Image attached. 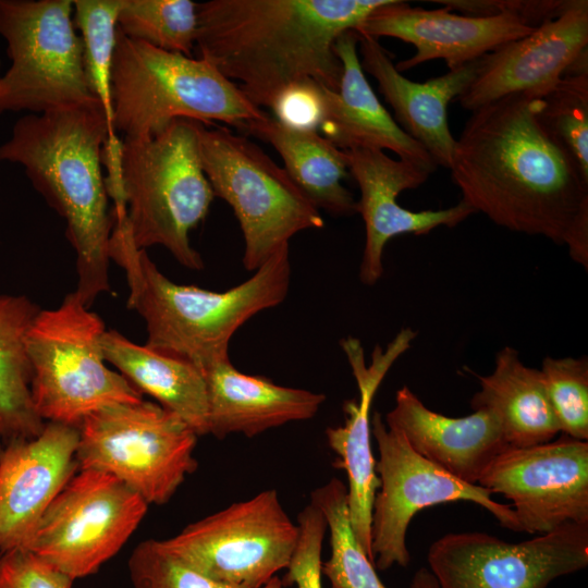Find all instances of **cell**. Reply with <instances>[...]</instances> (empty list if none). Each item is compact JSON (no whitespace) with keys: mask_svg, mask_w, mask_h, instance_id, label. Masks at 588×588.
Returning a JSON list of instances; mask_svg holds the SVG:
<instances>
[{"mask_svg":"<svg viewBox=\"0 0 588 588\" xmlns=\"http://www.w3.org/2000/svg\"><path fill=\"white\" fill-rule=\"evenodd\" d=\"M539 101L512 94L471 111L449 170L476 213L567 246L588 233V180L540 120Z\"/></svg>","mask_w":588,"mask_h":588,"instance_id":"cell-1","label":"cell"},{"mask_svg":"<svg viewBox=\"0 0 588 588\" xmlns=\"http://www.w3.org/2000/svg\"><path fill=\"white\" fill-rule=\"evenodd\" d=\"M390 0H210L197 3L195 47L258 107L289 87L339 86V37Z\"/></svg>","mask_w":588,"mask_h":588,"instance_id":"cell-2","label":"cell"},{"mask_svg":"<svg viewBox=\"0 0 588 588\" xmlns=\"http://www.w3.org/2000/svg\"><path fill=\"white\" fill-rule=\"evenodd\" d=\"M109 128L100 105L24 115L0 145V161L20 163L33 186L65 221L76 254V294L87 307L110 291L112 216L102 174Z\"/></svg>","mask_w":588,"mask_h":588,"instance_id":"cell-3","label":"cell"},{"mask_svg":"<svg viewBox=\"0 0 588 588\" xmlns=\"http://www.w3.org/2000/svg\"><path fill=\"white\" fill-rule=\"evenodd\" d=\"M110 260L125 271L127 308L145 320L148 348L187 360L204 375L230 360L235 331L256 314L281 304L290 287L289 246L246 281L224 292L177 284L159 271L131 237L126 218L112 220Z\"/></svg>","mask_w":588,"mask_h":588,"instance_id":"cell-4","label":"cell"},{"mask_svg":"<svg viewBox=\"0 0 588 588\" xmlns=\"http://www.w3.org/2000/svg\"><path fill=\"white\" fill-rule=\"evenodd\" d=\"M111 94L113 127L147 138L177 119L219 121L242 131L266 113L240 87L201 58L170 52L118 29Z\"/></svg>","mask_w":588,"mask_h":588,"instance_id":"cell-5","label":"cell"},{"mask_svg":"<svg viewBox=\"0 0 588 588\" xmlns=\"http://www.w3.org/2000/svg\"><path fill=\"white\" fill-rule=\"evenodd\" d=\"M200 125L177 119L151 137L122 140L126 222L134 245H161L193 270L204 262L189 232L206 218L215 197L200 161Z\"/></svg>","mask_w":588,"mask_h":588,"instance_id":"cell-6","label":"cell"},{"mask_svg":"<svg viewBox=\"0 0 588 588\" xmlns=\"http://www.w3.org/2000/svg\"><path fill=\"white\" fill-rule=\"evenodd\" d=\"M102 319L76 292L59 307L40 310L27 334L30 394L45 421L78 427L89 414L115 403H136L143 394L106 366Z\"/></svg>","mask_w":588,"mask_h":588,"instance_id":"cell-7","label":"cell"},{"mask_svg":"<svg viewBox=\"0 0 588 588\" xmlns=\"http://www.w3.org/2000/svg\"><path fill=\"white\" fill-rule=\"evenodd\" d=\"M199 155L215 196L230 205L238 221L246 270H257L296 233L324 225L287 172L246 136L201 123Z\"/></svg>","mask_w":588,"mask_h":588,"instance_id":"cell-8","label":"cell"},{"mask_svg":"<svg viewBox=\"0 0 588 588\" xmlns=\"http://www.w3.org/2000/svg\"><path fill=\"white\" fill-rule=\"evenodd\" d=\"M78 430V469L114 476L147 504H166L197 467L198 436L157 403L107 405L84 418Z\"/></svg>","mask_w":588,"mask_h":588,"instance_id":"cell-9","label":"cell"},{"mask_svg":"<svg viewBox=\"0 0 588 588\" xmlns=\"http://www.w3.org/2000/svg\"><path fill=\"white\" fill-rule=\"evenodd\" d=\"M0 35L11 60L0 78L3 112L100 105L88 85L73 0H0Z\"/></svg>","mask_w":588,"mask_h":588,"instance_id":"cell-10","label":"cell"},{"mask_svg":"<svg viewBox=\"0 0 588 588\" xmlns=\"http://www.w3.org/2000/svg\"><path fill=\"white\" fill-rule=\"evenodd\" d=\"M298 538V526L269 489L235 502L161 540L184 563L219 583L236 588H262L286 569Z\"/></svg>","mask_w":588,"mask_h":588,"instance_id":"cell-11","label":"cell"},{"mask_svg":"<svg viewBox=\"0 0 588 588\" xmlns=\"http://www.w3.org/2000/svg\"><path fill=\"white\" fill-rule=\"evenodd\" d=\"M370 428L379 451L376 473L380 485L370 526L377 568L408 565L407 528L415 514L429 506L470 501L489 511L503 527L520 531L510 505L495 502L488 489L462 481L419 455L400 431L385 425L380 413H373Z\"/></svg>","mask_w":588,"mask_h":588,"instance_id":"cell-12","label":"cell"},{"mask_svg":"<svg viewBox=\"0 0 588 588\" xmlns=\"http://www.w3.org/2000/svg\"><path fill=\"white\" fill-rule=\"evenodd\" d=\"M147 507L114 476L79 469L44 513L26 550L74 580L94 575L128 540Z\"/></svg>","mask_w":588,"mask_h":588,"instance_id":"cell-13","label":"cell"},{"mask_svg":"<svg viewBox=\"0 0 588 588\" xmlns=\"http://www.w3.org/2000/svg\"><path fill=\"white\" fill-rule=\"evenodd\" d=\"M427 561L439 588H547L588 565V524L568 523L519 543L480 531L448 534Z\"/></svg>","mask_w":588,"mask_h":588,"instance_id":"cell-14","label":"cell"},{"mask_svg":"<svg viewBox=\"0 0 588 588\" xmlns=\"http://www.w3.org/2000/svg\"><path fill=\"white\" fill-rule=\"evenodd\" d=\"M477 485L512 502L520 531L543 535L568 523L588 524V442L563 434L509 448Z\"/></svg>","mask_w":588,"mask_h":588,"instance_id":"cell-15","label":"cell"},{"mask_svg":"<svg viewBox=\"0 0 588 588\" xmlns=\"http://www.w3.org/2000/svg\"><path fill=\"white\" fill-rule=\"evenodd\" d=\"M588 47V1L573 0L556 19L479 59L477 74L456 99L468 111L512 94L542 98Z\"/></svg>","mask_w":588,"mask_h":588,"instance_id":"cell-16","label":"cell"},{"mask_svg":"<svg viewBox=\"0 0 588 588\" xmlns=\"http://www.w3.org/2000/svg\"><path fill=\"white\" fill-rule=\"evenodd\" d=\"M345 151L348 172L360 191L357 212L364 220L366 237L359 279L365 285H373L382 277L383 250L394 236L427 234L439 226L452 228L476 213L463 200L440 210L405 209L396 201L397 196L422 185L430 173L409 161L394 160L382 150Z\"/></svg>","mask_w":588,"mask_h":588,"instance_id":"cell-17","label":"cell"},{"mask_svg":"<svg viewBox=\"0 0 588 588\" xmlns=\"http://www.w3.org/2000/svg\"><path fill=\"white\" fill-rule=\"evenodd\" d=\"M78 427L51 422L0 449V553L27 549L44 513L78 469Z\"/></svg>","mask_w":588,"mask_h":588,"instance_id":"cell-18","label":"cell"},{"mask_svg":"<svg viewBox=\"0 0 588 588\" xmlns=\"http://www.w3.org/2000/svg\"><path fill=\"white\" fill-rule=\"evenodd\" d=\"M416 335L417 331L412 328H403L385 348L375 346L369 365L357 338L346 336L340 342L358 388V400L344 403V424L327 428L326 437L328 445L338 455L335 466L344 469L347 476V507L353 531L373 563L371 511L380 481L371 450L370 406L385 375L411 347Z\"/></svg>","mask_w":588,"mask_h":588,"instance_id":"cell-19","label":"cell"},{"mask_svg":"<svg viewBox=\"0 0 588 588\" xmlns=\"http://www.w3.org/2000/svg\"><path fill=\"white\" fill-rule=\"evenodd\" d=\"M536 28L506 13L468 16L444 7L427 10L390 0L373 11L355 32L376 39L393 37L412 44L415 54L395 64L401 73L437 59L444 60L449 70L455 69L525 37Z\"/></svg>","mask_w":588,"mask_h":588,"instance_id":"cell-20","label":"cell"},{"mask_svg":"<svg viewBox=\"0 0 588 588\" xmlns=\"http://www.w3.org/2000/svg\"><path fill=\"white\" fill-rule=\"evenodd\" d=\"M384 422L400 431L419 455L473 485L510 448L492 411L478 408L464 417H449L429 409L407 387L396 391Z\"/></svg>","mask_w":588,"mask_h":588,"instance_id":"cell-21","label":"cell"},{"mask_svg":"<svg viewBox=\"0 0 588 588\" xmlns=\"http://www.w3.org/2000/svg\"><path fill=\"white\" fill-rule=\"evenodd\" d=\"M342 64L339 86L321 87L323 137L342 150L357 148L391 150L400 159L428 173L438 166L428 151L408 136L385 110L368 83L358 56V33L348 30L335 44Z\"/></svg>","mask_w":588,"mask_h":588,"instance_id":"cell-22","label":"cell"},{"mask_svg":"<svg viewBox=\"0 0 588 588\" xmlns=\"http://www.w3.org/2000/svg\"><path fill=\"white\" fill-rule=\"evenodd\" d=\"M358 50L364 72L377 81L399 126L428 151L438 167L450 169L455 138L449 128L448 106L473 83L480 58L418 83L396 70L378 39L358 34Z\"/></svg>","mask_w":588,"mask_h":588,"instance_id":"cell-23","label":"cell"},{"mask_svg":"<svg viewBox=\"0 0 588 588\" xmlns=\"http://www.w3.org/2000/svg\"><path fill=\"white\" fill-rule=\"evenodd\" d=\"M209 433L223 439L231 433L248 438L291 421L313 418L326 395L282 387L261 376L237 370L230 360L205 375Z\"/></svg>","mask_w":588,"mask_h":588,"instance_id":"cell-24","label":"cell"},{"mask_svg":"<svg viewBox=\"0 0 588 588\" xmlns=\"http://www.w3.org/2000/svg\"><path fill=\"white\" fill-rule=\"evenodd\" d=\"M475 376L480 390L470 406L498 416L510 448L547 443L560 432L540 370L526 366L514 347L506 345L497 353L490 375Z\"/></svg>","mask_w":588,"mask_h":588,"instance_id":"cell-25","label":"cell"},{"mask_svg":"<svg viewBox=\"0 0 588 588\" xmlns=\"http://www.w3.org/2000/svg\"><path fill=\"white\" fill-rule=\"evenodd\" d=\"M112 364L142 394L177 415L199 436L209 434L208 391L204 373L192 363L133 343L114 330L101 340Z\"/></svg>","mask_w":588,"mask_h":588,"instance_id":"cell-26","label":"cell"},{"mask_svg":"<svg viewBox=\"0 0 588 588\" xmlns=\"http://www.w3.org/2000/svg\"><path fill=\"white\" fill-rule=\"evenodd\" d=\"M242 131L279 152L284 170L318 210L332 216L357 212V200L342 183L348 171L345 150L315 130L295 128L267 114Z\"/></svg>","mask_w":588,"mask_h":588,"instance_id":"cell-27","label":"cell"},{"mask_svg":"<svg viewBox=\"0 0 588 588\" xmlns=\"http://www.w3.org/2000/svg\"><path fill=\"white\" fill-rule=\"evenodd\" d=\"M41 309L25 295H0V436H38L45 421L35 411L27 334Z\"/></svg>","mask_w":588,"mask_h":588,"instance_id":"cell-28","label":"cell"},{"mask_svg":"<svg viewBox=\"0 0 588 588\" xmlns=\"http://www.w3.org/2000/svg\"><path fill=\"white\" fill-rule=\"evenodd\" d=\"M310 502L322 512L330 532L331 554L321 563V574L331 588H387L353 531L344 482L332 478L311 492Z\"/></svg>","mask_w":588,"mask_h":588,"instance_id":"cell-29","label":"cell"},{"mask_svg":"<svg viewBox=\"0 0 588 588\" xmlns=\"http://www.w3.org/2000/svg\"><path fill=\"white\" fill-rule=\"evenodd\" d=\"M121 0H73V22L79 30L89 88L109 128L107 140L120 138L113 127L111 75Z\"/></svg>","mask_w":588,"mask_h":588,"instance_id":"cell-30","label":"cell"},{"mask_svg":"<svg viewBox=\"0 0 588 588\" xmlns=\"http://www.w3.org/2000/svg\"><path fill=\"white\" fill-rule=\"evenodd\" d=\"M118 29L128 38L192 57L197 3L191 0H121Z\"/></svg>","mask_w":588,"mask_h":588,"instance_id":"cell-31","label":"cell"},{"mask_svg":"<svg viewBox=\"0 0 588 588\" xmlns=\"http://www.w3.org/2000/svg\"><path fill=\"white\" fill-rule=\"evenodd\" d=\"M538 114L588 180V54L578 56L555 87L540 98Z\"/></svg>","mask_w":588,"mask_h":588,"instance_id":"cell-32","label":"cell"},{"mask_svg":"<svg viewBox=\"0 0 588 588\" xmlns=\"http://www.w3.org/2000/svg\"><path fill=\"white\" fill-rule=\"evenodd\" d=\"M540 373L560 427L575 440L588 439V359L587 356L546 357Z\"/></svg>","mask_w":588,"mask_h":588,"instance_id":"cell-33","label":"cell"},{"mask_svg":"<svg viewBox=\"0 0 588 588\" xmlns=\"http://www.w3.org/2000/svg\"><path fill=\"white\" fill-rule=\"evenodd\" d=\"M128 569L134 588H236L197 572L161 540L140 542L131 554Z\"/></svg>","mask_w":588,"mask_h":588,"instance_id":"cell-34","label":"cell"},{"mask_svg":"<svg viewBox=\"0 0 588 588\" xmlns=\"http://www.w3.org/2000/svg\"><path fill=\"white\" fill-rule=\"evenodd\" d=\"M297 526L296 547L282 583L297 588H322L321 551L327 520L322 512L310 502L299 512Z\"/></svg>","mask_w":588,"mask_h":588,"instance_id":"cell-35","label":"cell"},{"mask_svg":"<svg viewBox=\"0 0 588 588\" xmlns=\"http://www.w3.org/2000/svg\"><path fill=\"white\" fill-rule=\"evenodd\" d=\"M573 0H431L468 16L512 14L531 27L559 17Z\"/></svg>","mask_w":588,"mask_h":588,"instance_id":"cell-36","label":"cell"},{"mask_svg":"<svg viewBox=\"0 0 588 588\" xmlns=\"http://www.w3.org/2000/svg\"><path fill=\"white\" fill-rule=\"evenodd\" d=\"M73 581L29 550L0 553V588H72Z\"/></svg>","mask_w":588,"mask_h":588,"instance_id":"cell-37","label":"cell"},{"mask_svg":"<svg viewBox=\"0 0 588 588\" xmlns=\"http://www.w3.org/2000/svg\"><path fill=\"white\" fill-rule=\"evenodd\" d=\"M321 87L309 81L285 89L270 108L274 119L295 128L317 131L322 118Z\"/></svg>","mask_w":588,"mask_h":588,"instance_id":"cell-38","label":"cell"},{"mask_svg":"<svg viewBox=\"0 0 588 588\" xmlns=\"http://www.w3.org/2000/svg\"><path fill=\"white\" fill-rule=\"evenodd\" d=\"M411 588H439V585L429 569L420 568L415 573Z\"/></svg>","mask_w":588,"mask_h":588,"instance_id":"cell-39","label":"cell"},{"mask_svg":"<svg viewBox=\"0 0 588 588\" xmlns=\"http://www.w3.org/2000/svg\"><path fill=\"white\" fill-rule=\"evenodd\" d=\"M282 579L277 575L273 576L262 588H284Z\"/></svg>","mask_w":588,"mask_h":588,"instance_id":"cell-40","label":"cell"},{"mask_svg":"<svg viewBox=\"0 0 588 588\" xmlns=\"http://www.w3.org/2000/svg\"><path fill=\"white\" fill-rule=\"evenodd\" d=\"M1 78V76H0ZM3 113L2 107H1V85H0V115Z\"/></svg>","mask_w":588,"mask_h":588,"instance_id":"cell-41","label":"cell"}]
</instances>
